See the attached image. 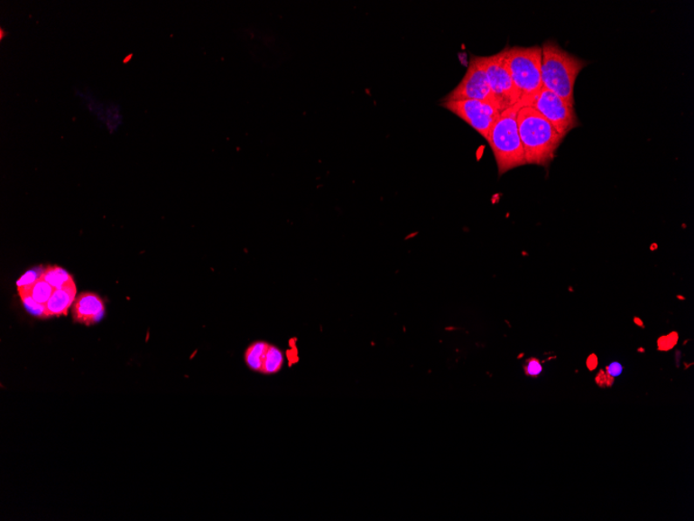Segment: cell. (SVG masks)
Masks as SVG:
<instances>
[{
    "label": "cell",
    "mask_w": 694,
    "mask_h": 521,
    "mask_svg": "<svg viewBox=\"0 0 694 521\" xmlns=\"http://www.w3.org/2000/svg\"><path fill=\"white\" fill-rule=\"evenodd\" d=\"M588 61L574 56L553 40L541 46V77L542 88L560 96L569 106H575V82Z\"/></svg>",
    "instance_id": "1"
},
{
    "label": "cell",
    "mask_w": 694,
    "mask_h": 521,
    "mask_svg": "<svg viewBox=\"0 0 694 521\" xmlns=\"http://www.w3.org/2000/svg\"><path fill=\"white\" fill-rule=\"evenodd\" d=\"M517 120L526 163L549 166L565 136L532 107L522 106Z\"/></svg>",
    "instance_id": "2"
},
{
    "label": "cell",
    "mask_w": 694,
    "mask_h": 521,
    "mask_svg": "<svg viewBox=\"0 0 694 521\" xmlns=\"http://www.w3.org/2000/svg\"><path fill=\"white\" fill-rule=\"evenodd\" d=\"M521 104L508 107L501 113L491 129L489 145L496 160L499 175L526 164L523 146L519 135L518 113Z\"/></svg>",
    "instance_id": "3"
},
{
    "label": "cell",
    "mask_w": 694,
    "mask_h": 521,
    "mask_svg": "<svg viewBox=\"0 0 694 521\" xmlns=\"http://www.w3.org/2000/svg\"><path fill=\"white\" fill-rule=\"evenodd\" d=\"M505 64L519 92L521 104L528 106L542 88L541 46H506Z\"/></svg>",
    "instance_id": "4"
},
{
    "label": "cell",
    "mask_w": 694,
    "mask_h": 521,
    "mask_svg": "<svg viewBox=\"0 0 694 521\" xmlns=\"http://www.w3.org/2000/svg\"><path fill=\"white\" fill-rule=\"evenodd\" d=\"M479 100L495 102L486 75V57H472L468 70L443 101Z\"/></svg>",
    "instance_id": "5"
},
{
    "label": "cell",
    "mask_w": 694,
    "mask_h": 521,
    "mask_svg": "<svg viewBox=\"0 0 694 521\" xmlns=\"http://www.w3.org/2000/svg\"><path fill=\"white\" fill-rule=\"evenodd\" d=\"M538 111L544 118L551 123L558 133L565 136L572 129L580 126L575 107L569 106L560 96L542 88L541 92L528 105Z\"/></svg>",
    "instance_id": "6"
},
{
    "label": "cell",
    "mask_w": 694,
    "mask_h": 521,
    "mask_svg": "<svg viewBox=\"0 0 694 521\" xmlns=\"http://www.w3.org/2000/svg\"><path fill=\"white\" fill-rule=\"evenodd\" d=\"M441 107L468 123L486 140L495 122L503 113L497 105L479 100L442 101Z\"/></svg>",
    "instance_id": "7"
},
{
    "label": "cell",
    "mask_w": 694,
    "mask_h": 521,
    "mask_svg": "<svg viewBox=\"0 0 694 521\" xmlns=\"http://www.w3.org/2000/svg\"><path fill=\"white\" fill-rule=\"evenodd\" d=\"M486 75L493 98L501 111L520 104L521 98L505 64V48L486 57Z\"/></svg>",
    "instance_id": "8"
},
{
    "label": "cell",
    "mask_w": 694,
    "mask_h": 521,
    "mask_svg": "<svg viewBox=\"0 0 694 521\" xmlns=\"http://www.w3.org/2000/svg\"><path fill=\"white\" fill-rule=\"evenodd\" d=\"M105 312V303L97 294L85 293L74 302L73 320L78 323L90 326L98 321Z\"/></svg>",
    "instance_id": "9"
},
{
    "label": "cell",
    "mask_w": 694,
    "mask_h": 521,
    "mask_svg": "<svg viewBox=\"0 0 694 521\" xmlns=\"http://www.w3.org/2000/svg\"><path fill=\"white\" fill-rule=\"evenodd\" d=\"M77 296V286L73 279L60 289L53 293L52 297L45 305L44 319L67 315Z\"/></svg>",
    "instance_id": "10"
},
{
    "label": "cell",
    "mask_w": 694,
    "mask_h": 521,
    "mask_svg": "<svg viewBox=\"0 0 694 521\" xmlns=\"http://www.w3.org/2000/svg\"><path fill=\"white\" fill-rule=\"evenodd\" d=\"M269 347L270 342L265 340L252 342V344L246 348L245 352V362L247 368L251 369L252 372L261 374V372H263L265 354Z\"/></svg>",
    "instance_id": "11"
},
{
    "label": "cell",
    "mask_w": 694,
    "mask_h": 521,
    "mask_svg": "<svg viewBox=\"0 0 694 521\" xmlns=\"http://www.w3.org/2000/svg\"><path fill=\"white\" fill-rule=\"evenodd\" d=\"M285 353L276 345L270 344L261 374L272 376L280 373L285 365Z\"/></svg>",
    "instance_id": "12"
},
{
    "label": "cell",
    "mask_w": 694,
    "mask_h": 521,
    "mask_svg": "<svg viewBox=\"0 0 694 521\" xmlns=\"http://www.w3.org/2000/svg\"><path fill=\"white\" fill-rule=\"evenodd\" d=\"M41 276H42L48 284L56 287V289H60V287H63L69 281L73 279L70 274L56 265L47 266L44 267V269L42 267V270H41Z\"/></svg>",
    "instance_id": "13"
},
{
    "label": "cell",
    "mask_w": 694,
    "mask_h": 521,
    "mask_svg": "<svg viewBox=\"0 0 694 521\" xmlns=\"http://www.w3.org/2000/svg\"><path fill=\"white\" fill-rule=\"evenodd\" d=\"M122 115L120 111L119 106H109L106 109V123L105 125L107 126L111 132H114L116 128H119L122 126Z\"/></svg>",
    "instance_id": "14"
},
{
    "label": "cell",
    "mask_w": 694,
    "mask_h": 521,
    "mask_svg": "<svg viewBox=\"0 0 694 521\" xmlns=\"http://www.w3.org/2000/svg\"><path fill=\"white\" fill-rule=\"evenodd\" d=\"M541 367L539 362L532 361V362L529 363V366H528V372H529V374L538 375V374L541 373Z\"/></svg>",
    "instance_id": "15"
},
{
    "label": "cell",
    "mask_w": 694,
    "mask_h": 521,
    "mask_svg": "<svg viewBox=\"0 0 694 521\" xmlns=\"http://www.w3.org/2000/svg\"><path fill=\"white\" fill-rule=\"evenodd\" d=\"M608 372L611 376L616 377L622 373V367L615 363V365L610 366Z\"/></svg>",
    "instance_id": "16"
}]
</instances>
